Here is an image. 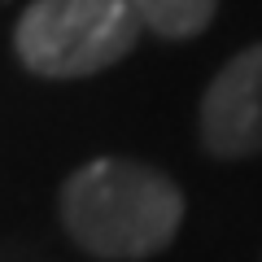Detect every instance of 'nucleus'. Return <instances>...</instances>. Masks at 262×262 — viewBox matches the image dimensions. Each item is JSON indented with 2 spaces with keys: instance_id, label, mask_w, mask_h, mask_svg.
<instances>
[{
  "instance_id": "nucleus-1",
  "label": "nucleus",
  "mask_w": 262,
  "mask_h": 262,
  "mask_svg": "<svg viewBox=\"0 0 262 262\" xmlns=\"http://www.w3.org/2000/svg\"><path fill=\"white\" fill-rule=\"evenodd\" d=\"M184 219L170 175L127 158H96L61 188V223L101 262H140L166 249Z\"/></svg>"
},
{
  "instance_id": "nucleus-4",
  "label": "nucleus",
  "mask_w": 262,
  "mask_h": 262,
  "mask_svg": "<svg viewBox=\"0 0 262 262\" xmlns=\"http://www.w3.org/2000/svg\"><path fill=\"white\" fill-rule=\"evenodd\" d=\"M140 27L162 39H192L210 27L219 0H127Z\"/></svg>"
},
{
  "instance_id": "nucleus-2",
  "label": "nucleus",
  "mask_w": 262,
  "mask_h": 262,
  "mask_svg": "<svg viewBox=\"0 0 262 262\" xmlns=\"http://www.w3.org/2000/svg\"><path fill=\"white\" fill-rule=\"evenodd\" d=\"M140 22L127 0H31L13 27L18 61L44 79L110 70L136 48Z\"/></svg>"
},
{
  "instance_id": "nucleus-3",
  "label": "nucleus",
  "mask_w": 262,
  "mask_h": 262,
  "mask_svg": "<svg viewBox=\"0 0 262 262\" xmlns=\"http://www.w3.org/2000/svg\"><path fill=\"white\" fill-rule=\"evenodd\" d=\"M201 144L214 158L262 153V44L236 53L201 96Z\"/></svg>"
}]
</instances>
